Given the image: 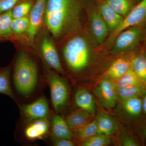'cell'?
<instances>
[{
    "instance_id": "cell-1",
    "label": "cell",
    "mask_w": 146,
    "mask_h": 146,
    "mask_svg": "<svg viewBox=\"0 0 146 146\" xmlns=\"http://www.w3.org/2000/svg\"><path fill=\"white\" fill-rule=\"evenodd\" d=\"M11 70V80L18 106L29 103L44 95L47 85L46 74L42 75L34 58L27 52L21 50L16 56Z\"/></svg>"
},
{
    "instance_id": "cell-2",
    "label": "cell",
    "mask_w": 146,
    "mask_h": 146,
    "mask_svg": "<svg viewBox=\"0 0 146 146\" xmlns=\"http://www.w3.org/2000/svg\"><path fill=\"white\" fill-rule=\"evenodd\" d=\"M79 13L77 0H47L45 24L54 38H60L78 25Z\"/></svg>"
},
{
    "instance_id": "cell-3",
    "label": "cell",
    "mask_w": 146,
    "mask_h": 146,
    "mask_svg": "<svg viewBox=\"0 0 146 146\" xmlns=\"http://www.w3.org/2000/svg\"><path fill=\"white\" fill-rule=\"evenodd\" d=\"M63 58L71 71L79 74L88 66L90 50L88 44L81 36L73 37L68 41L63 49Z\"/></svg>"
},
{
    "instance_id": "cell-4",
    "label": "cell",
    "mask_w": 146,
    "mask_h": 146,
    "mask_svg": "<svg viewBox=\"0 0 146 146\" xmlns=\"http://www.w3.org/2000/svg\"><path fill=\"white\" fill-rule=\"evenodd\" d=\"M46 77L50 88L51 107L55 113L61 115L69 100V84L65 78L53 70L47 69Z\"/></svg>"
},
{
    "instance_id": "cell-5",
    "label": "cell",
    "mask_w": 146,
    "mask_h": 146,
    "mask_svg": "<svg viewBox=\"0 0 146 146\" xmlns=\"http://www.w3.org/2000/svg\"><path fill=\"white\" fill-rule=\"evenodd\" d=\"M50 118L28 122L18 121L14 135L16 141L20 143H32L50 138Z\"/></svg>"
},
{
    "instance_id": "cell-6",
    "label": "cell",
    "mask_w": 146,
    "mask_h": 146,
    "mask_svg": "<svg viewBox=\"0 0 146 146\" xmlns=\"http://www.w3.org/2000/svg\"><path fill=\"white\" fill-rule=\"evenodd\" d=\"M49 102L44 95L29 103L19 106L21 122L49 118L53 112Z\"/></svg>"
},
{
    "instance_id": "cell-7",
    "label": "cell",
    "mask_w": 146,
    "mask_h": 146,
    "mask_svg": "<svg viewBox=\"0 0 146 146\" xmlns=\"http://www.w3.org/2000/svg\"><path fill=\"white\" fill-rule=\"evenodd\" d=\"M146 20V0H142L123 19L120 25L113 31L111 37L115 39L125 30L137 27Z\"/></svg>"
},
{
    "instance_id": "cell-8",
    "label": "cell",
    "mask_w": 146,
    "mask_h": 146,
    "mask_svg": "<svg viewBox=\"0 0 146 146\" xmlns=\"http://www.w3.org/2000/svg\"><path fill=\"white\" fill-rule=\"evenodd\" d=\"M142 34L140 27H134L125 30L118 35L115 39L113 52L118 54L130 49L138 43Z\"/></svg>"
},
{
    "instance_id": "cell-9",
    "label": "cell",
    "mask_w": 146,
    "mask_h": 146,
    "mask_svg": "<svg viewBox=\"0 0 146 146\" xmlns=\"http://www.w3.org/2000/svg\"><path fill=\"white\" fill-rule=\"evenodd\" d=\"M41 47L42 58L48 67L58 74H65L59 55L51 39L44 37Z\"/></svg>"
},
{
    "instance_id": "cell-10",
    "label": "cell",
    "mask_w": 146,
    "mask_h": 146,
    "mask_svg": "<svg viewBox=\"0 0 146 146\" xmlns=\"http://www.w3.org/2000/svg\"><path fill=\"white\" fill-rule=\"evenodd\" d=\"M95 92L104 107L108 109L115 107L118 97L117 88L114 82L110 80H102L95 89Z\"/></svg>"
},
{
    "instance_id": "cell-11",
    "label": "cell",
    "mask_w": 146,
    "mask_h": 146,
    "mask_svg": "<svg viewBox=\"0 0 146 146\" xmlns=\"http://www.w3.org/2000/svg\"><path fill=\"white\" fill-rule=\"evenodd\" d=\"M50 139H73L72 132L68 126L65 118L62 115L53 111L50 117Z\"/></svg>"
},
{
    "instance_id": "cell-12",
    "label": "cell",
    "mask_w": 146,
    "mask_h": 146,
    "mask_svg": "<svg viewBox=\"0 0 146 146\" xmlns=\"http://www.w3.org/2000/svg\"><path fill=\"white\" fill-rule=\"evenodd\" d=\"M47 0H36L32 8L29 20V23L27 33L30 39L33 41L41 26L44 16Z\"/></svg>"
},
{
    "instance_id": "cell-13",
    "label": "cell",
    "mask_w": 146,
    "mask_h": 146,
    "mask_svg": "<svg viewBox=\"0 0 146 146\" xmlns=\"http://www.w3.org/2000/svg\"><path fill=\"white\" fill-rule=\"evenodd\" d=\"M94 115L88 111L78 108L67 115L65 119L73 133L92 121Z\"/></svg>"
},
{
    "instance_id": "cell-14",
    "label": "cell",
    "mask_w": 146,
    "mask_h": 146,
    "mask_svg": "<svg viewBox=\"0 0 146 146\" xmlns=\"http://www.w3.org/2000/svg\"><path fill=\"white\" fill-rule=\"evenodd\" d=\"M74 99L75 105L78 108L94 114L96 102L93 95L87 89L83 87L77 89L74 94Z\"/></svg>"
},
{
    "instance_id": "cell-15",
    "label": "cell",
    "mask_w": 146,
    "mask_h": 146,
    "mask_svg": "<svg viewBox=\"0 0 146 146\" xmlns=\"http://www.w3.org/2000/svg\"><path fill=\"white\" fill-rule=\"evenodd\" d=\"M91 28L92 33L96 42L102 44L108 33V27L99 12L94 11L91 14Z\"/></svg>"
},
{
    "instance_id": "cell-16",
    "label": "cell",
    "mask_w": 146,
    "mask_h": 146,
    "mask_svg": "<svg viewBox=\"0 0 146 146\" xmlns=\"http://www.w3.org/2000/svg\"><path fill=\"white\" fill-rule=\"evenodd\" d=\"M99 12L108 29L113 31L117 28L123 19L122 16L115 12L106 2L100 5Z\"/></svg>"
},
{
    "instance_id": "cell-17",
    "label": "cell",
    "mask_w": 146,
    "mask_h": 146,
    "mask_svg": "<svg viewBox=\"0 0 146 146\" xmlns=\"http://www.w3.org/2000/svg\"><path fill=\"white\" fill-rule=\"evenodd\" d=\"M95 119L98 126V133L109 135L115 133L119 125L114 119L103 112H100L97 115Z\"/></svg>"
},
{
    "instance_id": "cell-18",
    "label": "cell",
    "mask_w": 146,
    "mask_h": 146,
    "mask_svg": "<svg viewBox=\"0 0 146 146\" xmlns=\"http://www.w3.org/2000/svg\"><path fill=\"white\" fill-rule=\"evenodd\" d=\"M131 68V61L123 58L115 60L110 67L106 73L108 77L117 81Z\"/></svg>"
},
{
    "instance_id": "cell-19",
    "label": "cell",
    "mask_w": 146,
    "mask_h": 146,
    "mask_svg": "<svg viewBox=\"0 0 146 146\" xmlns=\"http://www.w3.org/2000/svg\"><path fill=\"white\" fill-rule=\"evenodd\" d=\"M73 140L76 144L80 145L84 141L98 133V124L96 120L91 121L82 127L73 132Z\"/></svg>"
},
{
    "instance_id": "cell-20",
    "label": "cell",
    "mask_w": 146,
    "mask_h": 146,
    "mask_svg": "<svg viewBox=\"0 0 146 146\" xmlns=\"http://www.w3.org/2000/svg\"><path fill=\"white\" fill-rule=\"evenodd\" d=\"M11 67L7 66L0 69V94L7 96L14 100V95L11 87Z\"/></svg>"
},
{
    "instance_id": "cell-21",
    "label": "cell",
    "mask_w": 146,
    "mask_h": 146,
    "mask_svg": "<svg viewBox=\"0 0 146 146\" xmlns=\"http://www.w3.org/2000/svg\"><path fill=\"white\" fill-rule=\"evenodd\" d=\"M115 84L117 89L129 86H146L136 75L131 68L121 77L117 80Z\"/></svg>"
},
{
    "instance_id": "cell-22",
    "label": "cell",
    "mask_w": 146,
    "mask_h": 146,
    "mask_svg": "<svg viewBox=\"0 0 146 146\" xmlns=\"http://www.w3.org/2000/svg\"><path fill=\"white\" fill-rule=\"evenodd\" d=\"M122 102L125 112L131 116H138L143 110V100L139 97L129 98Z\"/></svg>"
},
{
    "instance_id": "cell-23",
    "label": "cell",
    "mask_w": 146,
    "mask_h": 146,
    "mask_svg": "<svg viewBox=\"0 0 146 146\" xmlns=\"http://www.w3.org/2000/svg\"><path fill=\"white\" fill-rule=\"evenodd\" d=\"M13 19L12 9L0 14V39L10 37L13 34L11 29Z\"/></svg>"
},
{
    "instance_id": "cell-24",
    "label": "cell",
    "mask_w": 146,
    "mask_h": 146,
    "mask_svg": "<svg viewBox=\"0 0 146 146\" xmlns=\"http://www.w3.org/2000/svg\"><path fill=\"white\" fill-rule=\"evenodd\" d=\"M131 68L146 86V58L141 55L135 56L131 61Z\"/></svg>"
},
{
    "instance_id": "cell-25",
    "label": "cell",
    "mask_w": 146,
    "mask_h": 146,
    "mask_svg": "<svg viewBox=\"0 0 146 146\" xmlns=\"http://www.w3.org/2000/svg\"><path fill=\"white\" fill-rule=\"evenodd\" d=\"M146 87L134 86L118 88L117 89V97L121 101L132 97H140L145 92Z\"/></svg>"
},
{
    "instance_id": "cell-26",
    "label": "cell",
    "mask_w": 146,
    "mask_h": 146,
    "mask_svg": "<svg viewBox=\"0 0 146 146\" xmlns=\"http://www.w3.org/2000/svg\"><path fill=\"white\" fill-rule=\"evenodd\" d=\"M106 3L118 14L126 16L131 10V0H106Z\"/></svg>"
},
{
    "instance_id": "cell-27",
    "label": "cell",
    "mask_w": 146,
    "mask_h": 146,
    "mask_svg": "<svg viewBox=\"0 0 146 146\" xmlns=\"http://www.w3.org/2000/svg\"><path fill=\"white\" fill-rule=\"evenodd\" d=\"M110 136L97 133L84 141L80 145L82 146H106L110 143Z\"/></svg>"
},
{
    "instance_id": "cell-28",
    "label": "cell",
    "mask_w": 146,
    "mask_h": 146,
    "mask_svg": "<svg viewBox=\"0 0 146 146\" xmlns=\"http://www.w3.org/2000/svg\"><path fill=\"white\" fill-rule=\"evenodd\" d=\"M29 20L26 17L13 18L11 23V29L12 33L19 35L27 31L28 29Z\"/></svg>"
},
{
    "instance_id": "cell-29",
    "label": "cell",
    "mask_w": 146,
    "mask_h": 146,
    "mask_svg": "<svg viewBox=\"0 0 146 146\" xmlns=\"http://www.w3.org/2000/svg\"><path fill=\"white\" fill-rule=\"evenodd\" d=\"M31 9L32 3L29 1L25 2L15 6L12 10L13 18L26 17Z\"/></svg>"
},
{
    "instance_id": "cell-30",
    "label": "cell",
    "mask_w": 146,
    "mask_h": 146,
    "mask_svg": "<svg viewBox=\"0 0 146 146\" xmlns=\"http://www.w3.org/2000/svg\"><path fill=\"white\" fill-rule=\"evenodd\" d=\"M20 0H0V14L11 10Z\"/></svg>"
},
{
    "instance_id": "cell-31",
    "label": "cell",
    "mask_w": 146,
    "mask_h": 146,
    "mask_svg": "<svg viewBox=\"0 0 146 146\" xmlns=\"http://www.w3.org/2000/svg\"><path fill=\"white\" fill-rule=\"evenodd\" d=\"M51 144L54 146H74L75 142L73 139H50Z\"/></svg>"
},
{
    "instance_id": "cell-32",
    "label": "cell",
    "mask_w": 146,
    "mask_h": 146,
    "mask_svg": "<svg viewBox=\"0 0 146 146\" xmlns=\"http://www.w3.org/2000/svg\"><path fill=\"white\" fill-rule=\"evenodd\" d=\"M122 145L123 146H138L139 145L133 138L130 137H126L123 138L121 141Z\"/></svg>"
},
{
    "instance_id": "cell-33",
    "label": "cell",
    "mask_w": 146,
    "mask_h": 146,
    "mask_svg": "<svg viewBox=\"0 0 146 146\" xmlns=\"http://www.w3.org/2000/svg\"><path fill=\"white\" fill-rule=\"evenodd\" d=\"M143 110L144 112L146 114V95L144 97L143 100Z\"/></svg>"
},
{
    "instance_id": "cell-34",
    "label": "cell",
    "mask_w": 146,
    "mask_h": 146,
    "mask_svg": "<svg viewBox=\"0 0 146 146\" xmlns=\"http://www.w3.org/2000/svg\"><path fill=\"white\" fill-rule=\"evenodd\" d=\"M144 135L146 136V128L145 129V131H144Z\"/></svg>"
},
{
    "instance_id": "cell-35",
    "label": "cell",
    "mask_w": 146,
    "mask_h": 146,
    "mask_svg": "<svg viewBox=\"0 0 146 146\" xmlns=\"http://www.w3.org/2000/svg\"></svg>"
}]
</instances>
